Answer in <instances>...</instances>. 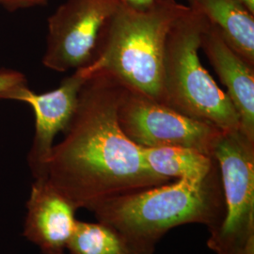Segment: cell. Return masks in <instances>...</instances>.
I'll list each match as a JSON object with an SVG mask.
<instances>
[{
	"label": "cell",
	"mask_w": 254,
	"mask_h": 254,
	"mask_svg": "<svg viewBox=\"0 0 254 254\" xmlns=\"http://www.w3.org/2000/svg\"><path fill=\"white\" fill-rule=\"evenodd\" d=\"M139 254H154L169 231L185 224L215 230L225 215L218 167L202 181L174 180L105 200L91 209Z\"/></svg>",
	"instance_id": "cell-2"
},
{
	"label": "cell",
	"mask_w": 254,
	"mask_h": 254,
	"mask_svg": "<svg viewBox=\"0 0 254 254\" xmlns=\"http://www.w3.org/2000/svg\"><path fill=\"white\" fill-rule=\"evenodd\" d=\"M238 1L242 3L247 9L254 14V0H238Z\"/></svg>",
	"instance_id": "cell-17"
},
{
	"label": "cell",
	"mask_w": 254,
	"mask_h": 254,
	"mask_svg": "<svg viewBox=\"0 0 254 254\" xmlns=\"http://www.w3.org/2000/svg\"><path fill=\"white\" fill-rule=\"evenodd\" d=\"M67 252L70 254H139L116 230L97 221H76Z\"/></svg>",
	"instance_id": "cell-13"
},
{
	"label": "cell",
	"mask_w": 254,
	"mask_h": 254,
	"mask_svg": "<svg viewBox=\"0 0 254 254\" xmlns=\"http://www.w3.org/2000/svg\"><path fill=\"white\" fill-rule=\"evenodd\" d=\"M127 91L110 74L88 77L64 139L53 147L47 180L75 210L91 211L111 198L172 182L148 168L141 147L120 127Z\"/></svg>",
	"instance_id": "cell-1"
},
{
	"label": "cell",
	"mask_w": 254,
	"mask_h": 254,
	"mask_svg": "<svg viewBox=\"0 0 254 254\" xmlns=\"http://www.w3.org/2000/svg\"><path fill=\"white\" fill-rule=\"evenodd\" d=\"M200 49L226 87V94L240 121V130L254 140V66L228 46L210 23L203 31Z\"/></svg>",
	"instance_id": "cell-10"
},
{
	"label": "cell",
	"mask_w": 254,
	"mask_h": 254,
	"mask_svg": "<svg viewBox=\"0 0 254 254\" xmlns=\"http://www.w3.org/2000/svg\"><path fill=\"white\" fill-rule=\"evenodd\" d=\"M141 152L148 168L171 181H202L218 165L213 156L186 147H141Z\"/></svg>",
	"instance_id": "cell-12"
},
{
	"label": "cell",
	"mask_w": 254,
	"mask_h": 254,
	"mask_svg": "<svg viewBox=\"0 0 254 254\" xmlns=\"http://www.w3.org/2000/svg\"><path fill=\"white\" fill-rule=\"evenodd\" d=\"M87 79L77 69L65 77L54 91L36 93L23 86L7 95L6 99L26 103L34 112L35 133L27 155L28 167L34 179L47 178L55 138L68 127L77 105L79 91Z\"/></svg>",
	"instance_id": "cell-8"
},
{
	"label": "cell",
	"mask_w": 254,
	"mask_h": 254,
	"mask_svg": "<svg viewBox=\"0 0 254 254\" xmlns=\"http://www.w3.org/2000/svg\"><path fill=\"white\" fill-rule=\"evenodd\" d=\"M121 0H65L47 21L44 66L58 73L90 64Z\"/></svg>",
	"instance_id": "cell-7"
},
{
	"label": "cell",
	"mask_w": 254,
	"mask_h": 254,
	"mask_svg": "<svg viewBox=\"0 0 254 254\" xmlns=\"http://www.w3.org/2000/svg\"><path fill=\"white\" fill-rule=\"evenodd\" d=\"M23 86H27L24 73L10 69H0V99H6L9 92Z\"/></svg>",
	"instance_id": "cell-14"
},
{
	"label": "cell",
	"mask_w": 254,
	"mask_h": 254,
	"mask_svg": "<svg viewBox=\"0 0 254 254\" xmlns=\"http://www.w3.org/2000/svg\"><path fill=\"white\" fill-rule=\"evenodd\" d=\"M208 20L190 7L171 28L165 46L164 105L229 132L240 129V121L226 92L203 67L200 40Z\"/></svg>",
	"instance_id": "cell-4"
},
{
	"label": "cell",
	"mask_w": 254,
	"mask_h": 254,
	"mask_svg": "<svg viewBox=\"0 0 254 254\" xmlns=\"http://www.w3.org/2000/svg\"><path fill=\"white\" fill-rule=\"evenodd\" d=\"M48 0H0V6L8 11L27 9L37 6H45Z\"/></svg>",
	"instance_id": "cell-15"
},
{
	"label": "cell",
	"mask_w": 254,
	"mask_h": 254,
	"mask_svg": "<svg viewBox=\"0 0 254 254\" xmlns=\"http://www.w3.org/2000/svg\"><path fill=\"white\" fill-rule=\"evenodd\" d=\"M75 209L47 178L34 179L23 236L44 254H66L77 219Z\"/></svg>",
	"instance_id": "cell-9"
},
{
	"label": "cell",
	"mask_w": 254,
	"mask_h": 254,
	"mask_svg": "<svg viewBox=\"0 0 254 254\" xmlns=\"http://www.w3.org/2000/svg\"><path fill=\"white\" fill-rule=\"evenodd\" d=\"M225 215L210 232L207 246L216 254H240L254 244V140L240 129L224 132L215 148Z\"/></svg>",
	"instance_id": "cell-5"
},
{
	"label": "cell",
	"mask_w": 254,
	"mask_h": 254,
	"mask_svg": "<svg viewBox=\"0 0 254 254\" xmlns=\"http://www.w3.org/2000/svg\"><path fill=\"white\" fill-rule=\"evenodd\" d=\"M118 121L123 132L139 147H186L210 156L224 133L207 122L128 89L119 108Z\"/></svg>",
	"instance_id": "cell-6"
},
{
	"label": "cell",
	"mask_w": 254,
	"mask_h": 254,
	"mask_svg": "<svg viewBox=\"0 0 254 254\" xmlns=\"http://www.w3.org/2000/svg\"><path fill=\"white\" fill-rule=\"evenodd\" d=\"M240 254H254V244L248 246Z\"/></svg>",
	"instance_id": "cell-18"
},
{
	"label": "cell",
	"mask_w": 254,
	"mask_h": 254,
	"mask_svg": "<svg viewBox=\"0 0 254 254\" xmlns=\"http://www.w3.org/2000/svg\"><path fill=\"white\" fill-rule=\"evenodd\" d=\"M190 7L202 13L225 43L254 66V14L238 0H190Z\"/></svg>",
	"instance_id": "cell-11"
},
{
	"label": "cell",
	"mask_w": 254,
	"mask_h": 254,
	"mask_svg": "<svg viewBox=\"0 0 254 254\" xmlns=\"http://www.w3.org/2000/svg\"><path fill=\"white\" fill-rule=\"evenodd\" d=\"M190 6L154 0L146 9L121 3L101 34L90 64L79 70L88 78L106 73L128 90L164 104L163 63L167 37Z\"/></svg>",
	"instance_id": "cell-3"
},
{
	"label": "cell",
	"mask_w": 254,
	"mask_h": 254,
	"mask_svg": "<svg viewBox=\"0 0 254 254\" xmlns=\"http://www.w3.org/2000/svg\"><path fill=\"white\" fill-rule=\"evenodd\" d=\"M123 3L135 9H146L149 8L154 0H121Z\"/></svg>",
	"instance_id": "cell-16"
}]
</instances>
